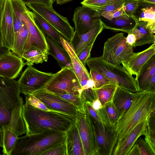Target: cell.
<instances>
[{
    "instance_id": "1",
    "label": "cell",
    "mask_w": 155,
    "mask_h": 155,
    "mask_svg": "<svg viewBox=\"0 0 155 155\" xmlns=\"http://www.w3.org/2000/svg\"><path fill=\"white\" fill-rule=\"evenodd\" d=\"M22 115L26 134L40 133L47 130L66 132L76 122L75 117L54 111H46L25 103Z\"/></svg>"
},
{
    "instance_id": "2",
    "label": "cell",
    "mask_w": 155,
    "mask_h": 155,
    "mask_svg": "<svg viewBox=\"0 0 155 155\" xmlns=\"http://www.w3.org/2000/svg\"><path fill=\"white\" fill-rule=\"evenodd\" d=\"M155 110V92L141 91L133 92L130 107L116 125L118 140L115 147L137 125L148 120Z\"/></svg>"
},
{
    "instance_id": "3",
    "label": "cell",
    "mask_w": 155,
    "mask_h": 155,
    "mask_svg": "<svg viewBox=\"0 0 155 155\" xmlns=\"http://www.w3.org/2000/svg\"><path fill=\"white\" fill-rule=\"evenodd\" d=\"M66 132L47 130L26 134L17 139L11 155H41L49 149L65 143Z\"/></svg>"
},
{
    "instance_id": "4",
    "label": "cell",
    "mask_w": 155,
    "mask_h": 155,
    "mask_svg": "<svg viewBox=\"0 0 155 155\" xmlns=\"http://www.w3.org/2000/svg\"><path fill=\"white\" fill-rule=\"evenodd\" d=\"M86 64L90 70L96 71L118 86L132 92L140 91L136 78L120 64L107 63L101 56L89 58Z\"/></svg>"
},
{
    "instance_id": "5",
    "label": "cell",
    "mask_w": 155,
    "mask_h": 155,
    "mask_svg": "<svg viewBox=\"0 0 155 155\" xmlns=\"http://www.w3.org/2000/svg\"><path fill=\"white\" fill-rule=\"evenodd\" d=\"M20 93L15 79L0 77V126L2 127L9 123L15 108L23 106Z\"/></svg>"
},
{
    "instance_id": "6",
    "label": "cell",
    "mask_w": 155,
    "mask_h": 155,
    "mask_svg": "<svg viewBox=\"0 0 155 155\" xmlns=\"http://www.w3.org/2000/svg\"><path fill=\"white\" fill-rule=\"evenodd\" d=\"M11 0L14 11L28 28V37L24 52L33 49L48 51L45 37L35 23L32 12L20 0Z\"/></svg>"
},
{
    "instance_id": "7",
    "label": "cell",
    "mask_w": 155,
    "mask_h": 155,
    "mask_svg": "<svg viewBox=\"0 0 155 155\" xmlns=\"http://www.w3.org/2000/svg\"><path fill=\"white\" fill-rule=\"evenodd\" d=\"M133 48L127 42L123 33H116L105 41L101 56L107 63L120 64L130 59L134 53Z\"/></svg>"
},
{
    "instance_id": "8",
    "label": "cell",
    "mask_w": 155,
    "mask_h": 155,
    "mask_svg": "<svg viewBox=\"0 0 155 155\" xmlns=\"http://www.w3.org/2000/svg\"><path fill=\"white\" fill-rule=\"evenodd\" d=\"M45 89L54 94L69 93L82 96L81 85L73 67L61 68L55 73Z\"/></svg>"
},
{
    "instance_id": "9",
    "label": "cell",
    "mask_w": 155,
    "mask_h": 155,
    "mask_svg": "<svg viewBox=\"0 0 155 155\" xmlns=\"http://www.w3.org/2000/svg\"><path fill=\"white\" fill-rule=\"evenodd\" d=\"M47 21L64 39L70 42L74 34V28L66 17L56 12L53 7L43 4L31 3L25 5Z\"/></svg>"
},
{
    "instance_id": "10",
    "label": "cell",
    "mask_w": 155,
    "mask_h": 155,
    "mask_svg": "<svg viewBox=\"0 0 155 155\" xmlns=\"http://www.w3.org/2000/svg\"><path fill=\"white\" fill-rule=\"evenodd\" d=\"M22 107H16L12 110L9 123L2 127L4 155H11L18 137L26 134V127L22 115Z\"/></svg>"
},
{
    "instance_id": "11",
    "label": "cell",
    "mask_w": 155,
    "mask_h": 155,
    "mask_svg": "<svg viewBox=\"0 0 155 155\" xmlns=\"http://www.w3.org/2000/svg\"><path fill=\"white\" fill-rule=\"evenodd\" d=\"M85 113L77 111L76 123L85 155H99V149L93 120L85 109Z\"/></svg>"
},
{
    "instance_id": "12",
    "label": "cell",
    "mask_w": 155,
    "mask_h": 155,
    "mask_svg": "<svg viewBox=\"0 0 155 155\" xmlns=\"http://www.w3.org/2000/svg\"><path fill=\"white\" fill-rule=\"evenodd\" d=\"M54 74L40 71L32 66H28L17 81L20 92L25 96L45 89Z\"/></svg>"
},
{
    "instance_id": "13",
    "label": "cell",
    "mask_w": 155,
    "mask_h": 155,
    "mask_svg": "<svg viewBox=\"0 0 155 155\" xmlns=\"http://www.w3.org/2000/svg\"><path fill=\"white\" fill-rule=\"evenodd\" d=\"M93 120L99 149V155H112L118 140L116 125L99 123Z\"/></svg>"
},
{
    "instance_id": "14",
    "label": "cell",
    "mask_w": 155,
    "mask_h": 155,
    "mask_svg": "<svg viewBox=\"0 0 155 155\" xmlns=\"http://www.w3.org/2000/svg\"><path fill=\"white\" fill-rule=\"evenodd\" d=\"M32 94L39 99L50 110L62 113L76 117L77 110L71 103L46 89L40 90Z\"/></svg>"
},
{
    "instance_id": "15",
    "label": "cell",
    "mask_w": 155,
    "mask_h": 155,
    "mask_svg": "<svg viewBox=\"0 0 155 155\" xmlns=\"http://www.w3.org/2000/svg\"><path fill=\"white\" fill-rule=\"evenodd\" d=\"M97 12L82 5L74 10L72 18L75 26L74 35L83 34L89 31L100 17Z\"/></svg>"
},
{
    "instance_id": "16",
    "label": "cell",
    "mask_w": 155,
    "mask_h": 155,
    "mask_svg": "<svg viewBox=\"0 0 155 155\" xmlns=\"http://www.w3.org/2000/svg\"><path fill=\"white\" fill-rule=\"evenodd\" d=\"M14 10L11 0H5L2 12L1 32L2 46L12 49L15 41L13 23Z\"/></svg>"
},
{
    "instance_id": "17",
    "label": "cell",
    "mask_w": 155,
    "mask_h": 155,
    "mask_svg": "<svg viewBox=\"0 0 155 155\" xmlns=\"http://www.w3.org/2000/svg\"><path fill=\"white\" fill-rule=\"evenodd\" d=\"M25 65L21 58L11 51L0 57V77L15 79L19 75Z\"/></svg>"
},
{
    "instance_id": "18",
    "label": "cell",
    "mask_w": 155,
    "mask_h": 155,
    "mask_svg": "<svg viewBox=\"0 0 155 155\" xmlns=\"http://www.w3.org/2000/svg\"><path fill=\"white\" fill-rule=\"evenodd\" d=\"M62 46L65 49L70 58L74 71L80 82L82 91L87 88L88 83L92 80L90 73L80 61L76 54L71 43L60 37Z\"/></svg>"
},
{
    "instance_id": "19",
    "label": "cell",
    "mask_w": 155,
    "mask_h": 155,
    "mask_svg": "<svg viewBox=\"0 0 155 155\" xmlns=\"http://www.w3.org/2000/svg\"><path fill=\"white\" fill-rule=\"evenodd\" d=\"M154 54L155 43L142 51L134 52L128 61L121 64L130 74L135 75L137 77L143 66Z\"/></svg>"
},
{
    "instance_id": "20",
    "label": "cell",
    "mask_w": 155,
    "mask_h": 155,
    "mask_svg": "<svg viewBox=\"0 0 155 155\" xmlns=\"http://www.w3.org/2000/svg\"><path fill=\"white\" fill-rule=\"evenodd\" d=\"M102 21L100 17L88 32L80 35H74L71 42L77 55L85 48L94 43L98 35L104 29Z\"/></svg>"
},
{
    "instance_id": "21",
    "label": "cell",
    "mask_w": 155,
    "mask_h": 155,
    "mask_svg": "<svg viewBox=\"0 0 155 155\" xmlns=\"http://www.w3.org/2000/svg\"><path fill=\"white\" fill-rule=\"evenodd\" d=\"M148 120H145L137 125L119 145L115 147L112 155H127L137 140L146 134Z\"/></svg>"
},
{
    "instance_id": "22",
    "label": "cell",
    "mask_w": 155,
    "mask_h": 155,
    "mask_svg": "<svg viewBox=\"0 0 155 155\" xmlns=\"http://www.w3.org/2000/svg\"><path fill=\"white\" fill-rule=\"evenodd\" d=\"M100 17L103 22L104 29L121 31L127 33L131 32L139 21L133 15L130 16H122L110 20L102 16Z\"/></svg>"
},
{
    "instance_id": "23",
    "label": "cell",
    "mask_w": 155,
    "mask_h": 155,
    "mask_svg": "<svg viewBox=\"0 0 155 155\" xmlns=\"http://www.w3.org/2000/svg\"><path fill=\"white\" fill-rule=\"evenodd\" d=\"M65 143L67 155H85L76 122L66 132Z\"/></svg>"
},
{
    "instance_id": "24",
    "label": "cell",
    "mask_w": 155,
    "mask_h": 155,
    "mask_svg": "<svg viewBox=\"0 0 155 155\" xmlns=\"http://www.w3.org/2000/svg\"><path fill=\"white\" fill-rule=\"evenodd\" d=\"M45 37L49 54L56 60L61 68L73 67L69 56L64 48L50 37Z\"/></svg>"
},
{
    "instance_id": "25",
    "label": "cell",
    "mask_w": 155,
    "mask_h": 155,
    "mask_svg": "<svg viewBox=\"0 0 155 155\" xmlns=\"http://www.w3.org/2000/svg\"><path fill=\"white\" fill-rule=\"evenodd\" d=\"M147 23L146 21H138L137 25L131 31L136 38L133 48L155 42V31L147 26Z\"/></svg>"
},
{
    "instance_id": "26",
    "label": "cell",
    "mask_w": 155,
    "mask_h": 155,
    "mask_svg": "<svg viewBox=\"0 0 155 155\" xmlns=\"http://www.w3.org/2000/svg\"><path fill=\"white\" fill-rule=\"evenodd\" d=\"M133 15L139 21L148 22L147 26L155 31V4L139 0L138 6Z\"/></svg>"
},
{
    "instance_id": "27",
    "label": "cell",
    "mask_w": 155,
    "mask_h": 155,
    "mask_svg": "<svg viewBox=\"0 0 155 155\" xmlns=\"http://www.w3.org/2000/svg\"><path fill=\"white\" fill-rule=\"evenodd\" d=\"M133 93L118 86L115 91L112 102L121 118L130 107L132 100Z\"/></svg>"
},
{
    "instance_id": "28",
    "label": "cell",
    "mask_w": 155,
    "mask_h": 155,
    "mask_svg": "<svg viewBox=\"0 0 155 155\" xmlns=\"http://www.w3.org/2000/svg\"><path fill=\"white\" fill-rule=\"evenodd\" d=\"M155 74V54L152 56L141 69L135 78L140 91H147L149 82Z\"/></svg>"
},
{
    "instance_id": "29",
    "label": "cell",
    "mask_w": 155,
    "mask_h": 155,
    "mask_svg": "<svg viewBox=\"0 0 155 155\" xmlns=\"http://www.w3.org/2000/svg\"><path fill=\"white\" fill-rule=\"evenodd\" d=\"M32 11L34 22L45 37H50L62 46L60 38L61 36L58 32L39 14L34 10Z\"/></svg>"
},
{
    "instance_id": "30",
    "label": "cell",
    "mask_w": 155,
    "mask_h": 155,
    "mask_svg": "<svg viewBox=\"0 0 155 155\" xmlns=\"http://www.w3.org/2000/svg\"><path fill=\"white\" fill-rule=\"evenodd\" d=\"M97 111L104 122L108 124L116 125L120 118L118 111L112 101L105 104Z\"/></svg>"
},
{
    "instance_id": "31",
    "label": "cell",
    "mask_w": 155,
    "mask_h": 155,
    "mask_svg": "<svg viewBox=\"0 0 155 155\" xmlns=\"http://www.w3.org/2000/svg\"><path fill=\"white\" fill-rule=\"evenodd\" d=\"M28 35L27 27L23 22L22 25L19 32L15 37L14 43L11 50L14 54L19 57L21 58L24 52Z\"/></svg>"
},
{
    "instance_id": "32",
    "label": "cell",
    "mask_w": 155,
    "mask_h": 155,
    "mask_svg": "<svg viewBox=\"0 0 155 155\" xmlns=\"http://www.w3.org/2000/svg\"><path fill=\"white\" fill-rule=\"evenodd\" d=\"M49 54L48 51H44L38 49H31L25 51L22 58L26 61L25 63L28 66H33L34 64L42 63L47 62Z\"/></svg>"
},
{
    "instance_id": "33",
    "label": "cell",
    "mask_w": 155,
    "mask_h": 155,
    "mask_svg": "<svg viewBox=\"0 0 155 155\" xmlns=\"http://www.w3.org/2000/svg\"><path fill=\"white\" fill-rule=\"evenodd\" d=\"M118 86L115 84H110L95 89L98 99L102 106L112 101L116 90Z\"/></svg>"
},
{
    "instance_id": "34",
    "label": "cell",
    "mask_w": 155,
    "mask_h": 155,
    "mask_svg": "<svg viewBox=\"0 0 155 155\" xmlns=\"http://www.w3.org/2000/svg\"><path fill=\"white\" fill-rule=\"evenodd\" d=\"M53 94L71 103L75 107L77 110L82 113H85V101L82 95L80 97L69 93Z\"/></svg>"
},
{
    "instance_id": "35",
    "label": "cell",
    "mask_w": 155,
    "mask_h": 155,
    "mask_svg": "<svg viewBox=\"0 0 155 155\" xmlns=\"http://www.w3.org/2000/svg\"><path fill=\"white\" fill-rule=\"evenodd\" d=\"M116 0H84L81 3L97 12L113 4Z\"/></svg>"
},
{
    "instance_id": "36",
    "label": "cell",
    "mask_w": 155,
    "mask_h": 155,
    "mask_svg": "<svg viewBox=\"0 0 155 155\" xmlns=\"http://www.w3.org/2000/svg\"><path fill=\"white\" fill-rule=\"evenodd\" d=\"M89 73L91 79L94 83V89L98 88L107 84H114L102 74L96 71L90 70Z\"/></svg>"
},
{
    "instance_id": "37",
    "label": "cell",
    "mask_w": 155,
    "mask_h": 155,
    "mask_svg": "<svg viewBox=\"0 0 155 155\" xmlns=\"http://www.w3.org/2000/svg\"><path fill=\"white\" fill-rule=\"evenodd\" d=\"M26 103L38 109L46 111H51L38 98L32 94L25 95Z\"/></svg>"
},
{
    "instance_id": "38",
    "label": "cell",
    "mask_w": 155,
    "mask_h": 155,
    "mask_svg": "<svg viewBox=\"0 0 155 155\" xmlns=\"http://www.w3.org/2000/svg\"><path fill=\"white\" fill-rule=\"evenodd\" d=\"M139 149L140 155H155L144 139L140 137L136 142Z\"/></svg>"
},
{
    "instance_id": "39",
    "label": "cell",
    "mask_w": 155,
    "mask_h": 155,
    "mask_svg": "<svg viewBox=\"0 0 155 155\" xmlns=\"http://www.w3.org/2000/svg\"><path fill=\"white\" fill-rule=\"evenodd\" d=\"M139 0H125L123 5L126 14L129 16H132L135 12Z\"/></svg>"
},
{
    "instance_id": "40",
    "label": "cell",
    "mask_w": 155,
    "mask_h": 155,
    "mask_svg": "<svg viewBox=\"0 0 155 155\" xmlns=\"http://www.w3.org/2000/svg\"><path fill=\"white\" fill-rule=\"evenodd\" d=\"M125 0H116L113 4L106 6L101 11L98 12L100 16L102 15L111 12L122 6Z\"/></svg>"
},
{
    "instance_id": "41",
    "label": "cell",
    "mask_w": 155,
    "mask_h": 155,
    "mask_svg": "<svg viewBox=\"0 0 155 155\" xmlns=\"http://www.w3.org/2000/svg\"><path fill=\"white\" fill-rule=\"evenodd\" d=\"M41 155H67L65 143L54 147L44 153Z\"/></svg>"
},
{
    "instance_id": "42",
    "label": "cell",
    "mask_w": 155,
    "mask_h": 155,
    "mask_svg": "<svg viewBox=\"0 0 155 155\" xmlns=\"http://www.w3.org/2000/svg\"><path fill=\"white\" fill-rule=\"evenodd\" d=\"M82 95L85 101L89 102H92L98 99L95 89L93 88H89L83 90Z\"/></svg>"
},
{
    "instance_id": "43",
    "label": "cell",
    "mask_w": 155,
    "mask_h": 155,
    "mask_svg": "<svg viewBox=\"0 0 155 155\" xmlns=\"http://www.w3.org/2000/svg\"><path fill=\"white\" fill-rule=\"evenodd\" d=\"M94 43H92L86 47L77 55L80 61L85 66H86L85 65L87 60L90 57L91 51Z\"/></svg>"
},
{
    "instance_id": "44",
    "label": "cell",
    "mask_w": 155,
    "mask_h": 155,
    "mask_svg": "<svg viewBox=\"0 0 155 155\" xmlns=\"http://www.w3.org/2000/svg\"><path fill=\"white\" fill-rule=\"evenodd\" d=\"M128 16L125 12L123 5L122 6L114 11L103 15L101 16H102L107 19L110 20L114 18H117L122 16Z\"/></svg>"
},
{
    "instance_id": "45",
    "label": "cell",
    "mask_w": 155,
    "mask_h": 155,
    "mask_svg": "<svg viewBox=\"0 0 155 155\" xmlns=\"http://www.w3.org/2000/svg\"><path fill=\"white\" fill-rule=\"evenodd\" d=\"M84 108L94 120L99 123H104L99 116L97 111L94 109L91 105L86 101H85Z\"/></svg>"
},
{
    "instance_id": "46",
    "label": "cell",
    "mask_w": 155,
    "mask_h": 155,
    "mask_svg": "<svg viewBox=\"0 0 155 155\" xmlns=\"http://www.w3.org/2000/svg\"><path fill=\"white\" fill-rule=\"evenodd\" d=\"M13 23L15 37L21 29L22 25L23 22L14 11L13 14Z\"/></svg>"
},
{
    "instance_id": "47",
    "label": "cell",
    "mask_w": 155,
    "mask_h": 155,
    "mask_svg": "<svg viewBox=\"0 0 155 155\" xmlns=\"http://www.w3.org/2000/svg\"><path fill=\"white\" fill-rule=\"evenodd\" d=\"M25 5L31 4H39L44 5L49 7H52L54 0H20Z\"/></svg>"
},
{
    "instance_id": "48",
    "label": "cell",
    "mask_w": 155,
    "mask_h": 155,
    "mask_svg": "<svg viewBox=\"0 0 155 155\" xmlns=\"http://www.w3.org/2000/svg\"><path fill=\"white\" fill-rule=\"evenodd\" d=\"M126 41L129 45L133 47L136 41L135 35L131 32L128 33V35L126 37Z\"/></svg>"
},
{
    "instance_id": "49",
    "label": "cell",
    "mask_w": 155,
    "mask_h": 155,
    "mask_svg": "<svg viewBox=\"0 0 155 155\" xmlns=\"http://www.w3.org/2000/svg\"><path fill=\"white\" fill-rule=\"evenodd\" d=\"M147 91L155 92V74L150 79Z\"/></svg>"
},
{
    "instance_id": "50",
    "label": "cell",
    "mask_w": 155,
    "mask_h": 155,
    "mask_svg": "<svg viewBox=\"0 0 155 155\" xmlns=\"http://www.w3.org/2000/svg\"><path fill=\"white\" fill-rule=\"evenodd\" d=\"M11 50L8 48L2 46V45L1 27L0 28V57L8 53Z\"/></svg>"
},
{
    "instance_id": "51",
    "label": "cell",
    "mask_w": 155,
    "mask_h": 155,
    "mask_svg": "<svg viewBox=\"0 0 155 155\" xmlns=\"http://www.w3.org/2000/svg\"><path fill=\"white\" fill-rule=\"evenodd\" d=\"M127 155H140L139 148L136 142L128 152Z\"/></svg>"
},
{
    "instance_id": "52",
    "label": "cell",
    "mask_w": 155,
    "mask_h": 155,
    "mask_svg": "<svg viewBox=\"0 0 155 155\" xmlns=\"http://www.w3.org/2000/svg\"><path fill=\"white\" fill-rule=\"evenodd\" d=\"M88 102L93 108L97 111L101 109L103 106L98 99L92 102Z\"/></svg>"
},
{
    "instance_id": "53",
    "label": "cell",
    "mask_w": 155,
    "mask_h": 155,
    "mask_svg": "<svg viewBox=\"0 0 155 155\" xmlns=\"http://www.w3.org/2000/svg\"><path fill=\"white\" fill-rule=\"evenodd\" d=\"M5 0H4L0 3V28L1 25L2 16Z\"/></svg>"
},
{
    "instance_id": "54",
    "label": "cell",
    "mask_w": 155,
    "mask_h": 155,
    "mask_svg": "<svg viewBox=\"0 0 155 155\" xmlns=\"http://www.w3.org/2000/svg\"><path fill=\"white\" fill-rule=\"evenodd\" d=\"M3 145V131L2 127L0 126V147Z\"/></svg>"
},
{
    "instance_id": "55",
    "label": "cell",
    "mask_w": 155,
    "mask_h": 155,
    "mask_svg": "<svg viewBox=\"0 0 155 155\" xmlns=\"http://www.w3.org/2000/svg\"><path fill=\"white\" fill-rule=\"evenodd\" d=\"M73 0H56L57 4L62 5Z\"/></svg>"
},
{
    "instance_id": "56",
    "label": "cell",
    "mask_w": 155,
    "mask_h": 155,
    "mask_svg": "<svg viewBox=\"0 0 155 155\" xmlns=\"http://www.w3.org/2000/svg\"><path fill=\"white\" fill-rule=\"evenodd\" d=\"M143 1L145 2L155 4V0H142Z\"/></svg>"
},
{
    "instance_id": "57",
    "label": "cell",
    "mask_w": 155,
    "mask_h": 155,
    "mask_svg": "<svg viewBox=\"0 0 155 155\" xmlns=\"http://www.w3.org/2000/svg\"><path fill=\"white\" fill-rule=\"evenodd\" d=\"M4 0H0V3L2 2Z\"/></svg>"
}]
</instances>
